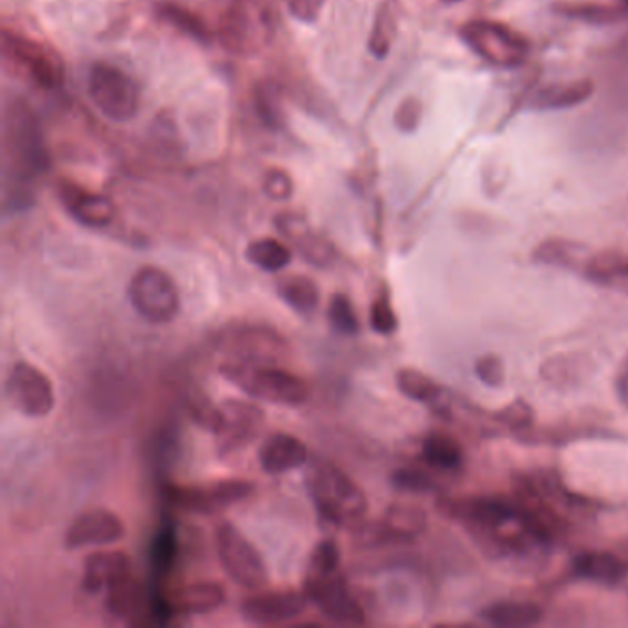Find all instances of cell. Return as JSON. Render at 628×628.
Returning <instances> with one entry per match:
<instances>
[{"label":"cell","mask_w":628,"mask_h":628,"mask_svg":"<svg viewBox=\"0 0 628 628\" xmlns=\"http://www.w3.org/2000/svg\"><path fill=\"white\" fill-rule=\"evenodd\" d=\"M442 509L496 552L522 555L552 541V530L525 503L475 496L447 500Z\"/></svg>","instance_id":"obj_1"},{"label":"cell","mask_w":628,"mask_h":628,"mask_svg":"<svg viewBox=\"0 0 628 628\" xmlns=\"http://www.w3.org/2000/svg\"><path fill=\"white\" fill-rule=\"evenodd\" d=\"M6 207L19 210L32 203L33 181L49 170L38 116L22 100H13L4 111Z\"/></svg>","instance_id":"obj_2"},{"label":"cell","mask_w":628,"mask_h":628,"mask_svg":"<svg viewBox=\"0 0 628 628\" xmlns=\"http://www.w3.org/2000/svg\"><path fill=\"white\" fill-rule=\"evenodd\" d=\"M304 483L315 511L326 524L342 530L362 527L369 511V500L345 470L326 459H310Z\"/></svg>","instance_id":"obj_3"},{"label":"cell","mask_w":628,"mask_h":628,"mask_svg":"<svg viewBox=\"0 0 628 628\" xmlns=\"http://www.w3.org/2000/svg\"><path fill=\"white\" fill-rule=\"evenodd\" d=\"M220 373L243 395L286 408H301L308 402L310 386L281 364H243L223 359Z\"/></svg>","instance_id":"obj_4"},{"label":"cell","mask_w":628,"mask_h":628,"mask_svg":"<svg viewBox=\"0 0 628 628\" xmlns=\"http://www.w3.org/2000/svg\"><path fill=\"white\" fill-rule=\"evenodd\" d=\"M221 46L232 55L259 54L275 38V19L262 0H229L220 15Z\"/></svg>","instance_id":"obj_5"},{"label":"cell","mask_w":628,"mask_h":628,"mask_svg":"<svg viewBox=\"0 0 628 628\" xmlns=\"http://www.w3.org/2000/svg\"><path fill=\"white\" fill-rule=\"evenodd\" d=\"M223 359L243 364H281L290 345L281 332L265 323L232 321L216 336Z\"/></svg>","instance_id":"obj_6"},{"label":"cell","mask_w":628,"mask_h":628,"mask_svg":"<svg viewBox=\"0 0 628 628\" xmlns=\"http://www.w3.org/2000/svg\"><path fill=\"white\" fill-rule=\"evenodd\" d=\"M459 38L478 57L503 71L519 69L531 54L530 41L503 22L489 19L464 22L459 28Z\"/></svg>","instance_id":"obj_7"},{"label":"cell","mask_w":628,"mask_h":628,"mask_svg":"<svg viewBox=\"0 0 628 628\" xmlns=\"http://www.w3.org/2000/svg\"><path fill=\"white\" fill-rule=\"evenodd\" d=\"M133 310L151 325H168L181 312V293L168 271L159 265H143L127 284Z\"/></svg>","instance_id":"obj_8"},{"label":"cell","mask_w":628,"mask_h":628,"mask_svg":"<svg viewBox=\"0 0 628 628\" xmlns=\"http://www.w3.org/2000/svg\"><path fill=\"white\" fill-rule=\"evenodd\" d=\"M216 552L226 574L245 590H262L270 585V572L253 542L232 522L216 527Z\"/></svg>","instance_id":"obj_9"},{"label":"cell","mask_w":628,"mask_h":628,"mask_svg":"<svg viewBox=\"0 0 628 628\" xmlns=\"http://www.w3.org/2000/svg\"><path fill=\"white\" fill-rule=\"evenodd\" d=\"M264 422V409L259 404L243 398L221 400L216 408L214 425L210 430L214 436L216 452L221 459L242 452L260 436Z\"/></svg>","instance_id":"obj_10"},{"label":"cell","mask_w":628,"mask_h":628,"mask_svg":"<svg viewBox=\"0 0 628 628\" xmlns=\"http://www.w3.org/2000/svg\"><path fill=\"white\" fill-rule=\"evenodd\" d=\"M304 592L310 605H314L332 624L364 625L365 610L356 599L342 568L334 572H308L304 577Z\"/></svg>","instance_id":"obj_11"},{"label":"cell","mask_w":628,"mask_h":628,"mask_svg":"<svg viewBox=\"0 0 628 628\" xmlns=\"http://www.w3.org/2000/svg\"><path fill=\"white\" fill-rule=\"evenodd\" d=\"M254 485L248 480H218L205 485H174L166 492L182 513L212 516L251 498Z\"/></svg>","instance_id":"obj_12"},{"label":"cell","mask_w":628,"mask_h":628,"mask_svg":"<svg viewBox=\"0 0 628 628\" xmlns=\"http://www.w3.org/2000/svg\"><path fill=\"white\" fill-rule=\"evenodd\" d=\"M4 393L11 408L28 419H44L55 408V391L49 376L30 362H15L6 375Z\"/></svg>","instance_id":"obj_13"},{"label":"cell","mask_w":628,"mask_h":628,"mask_svg":"<svg viewBox=\"0 0 628 628\" xmlns=\"http://www.w3.org/2000/svg\"><path fill=\"white\" fill-rule=\"evenodd\" d=\"M88 94L100 113L109 121L127 122L137 115V85L116 66L94 65L88 74Z\"/></svg>","instance_id":"obj_14"},{"label":"cell","mask_w":628,"mask_h":628,"mask_svg":"<svg viewBox=\"0 0 628 628\" xmlns=\"http://www.w3.org/2000/svg\"><path fill=\"white\" fill-rule=\"evenodd\" d=\"M308 596L304 590L279 588V590H254L240 603L243 621L257 627L286 625L301 618L308 607Z\"/></svg>","instance_id":"obj_15"},{"label":"cell","mask_w":628,"mask_h":628,"mask_svg":"<svg viewBox=\"0 0 628 628\" xmlns=\"http://www.w3.org/2000/svg\"><path fill=\"white\" fill-rule=\"evenodd\" d=\"M2 50L6 57L17 66H21L39 87L55 88L63 80L60 60L46 46L33 39L4 30Z\"/></svg>","instance_id":"obj_16"},{"label":"cell","mask_w":628,"mask_h":628,"mask_svg":"<svg viewBox=\"0 0 628 628\" xmlns=\"http://www.w3.org/2000/svg\"><path fill=\"white\" fill-rule=\"evenodd\" d=\"M126 536V525L118 514L107 509L85 511L72 520L65 533V547L71 552L85 547H107Z\"/></svg>","instance_id":"obj_17"},{"label":"cell","mask_w":628,"mask_h":628,"mask_svg":"<svg viewBox=\"0 0 628 628\" xmlns=\"http://www.w3.org/2000/svg\"><path fill=\"white\" fill-rule=\"evenodd\" d=\"M276 229L308 264L325 270L336 264L337 251L328 238L315 232L304 216L282 212L276 216Z\"/></svg>","instance_id":"obj_18"},{"label":"cell","mask_w":628,"mask_h":628,"mask_svg":"<svg viewBox=\"0 0 628 628\" xmlns=\"http://www.w3.org/2000/svg\"><path fill=\"white\" fill-rule=\"evenodd\" d=\"M57 193H60L61 203L66 212L80 226L88 227V229H104L115 220V203L105 193L91 192L72 181H61L57 185Z\"/></svg>","instance_id":"obj_19"},{"label":"cell","mask_w":628,"mask_h":628,"mask_svg":"<svg viewBox=\"0 0 628 628\" xmlns=\"http://www.w3.org/2000/svg\"><path fill=\"white\" fill-rule=\"evenodd\" d=\"M257 458L260 469L264 470L265 474L281 475L304 469L312 456L308 447L299 437L286 431H275L262 441Z\"/></svg>","instance_id":"obj_20"},{"label":"cell","mask_w":628,"mask_h":628,"mask_svg":"<svg viewBox=\"0 0 628 628\" xmlns=\"http://www.w3.org/2000/svg\"><path fill=\"white\" fill-rule=\"evenodd\" d=\"M132 575V561L126 553L115 550L94 552L83 561V590L88 594H107Z\"/></svg>","instance_id":"obj_21"},{"label":"cell","mask_w":628,"mask_h":628,"mask_svg":"<svg viewBox=\"0 0 628 628\" xmlns=\"http://www.w3.org/2000/svg\"><path fill=\"white\" fill-rule=\"evenodd\" d=\"M226 601V588L216 580H199V583L182 586L170 596H166V605H168L171 618L207 616L223 607Z\"/></svg>","instance_id":"obj_22"},{"label":"cell","mask_w":628,"mask_h":628,"mask_svg":"<svg viewBox=\"0 0 628 628\" xmlns=\"http://www.w3.org/2000/svg\"><path fill=\"white\" fill-rule=\"evenodd\" d=\"M596 93L592 80H575V82L547 83L533 88L524 98V107L530 111H561L585 104Z\"/></svg>","instance_id":"obj_23"},{"label":"cell","mask_w":628,"mask_h":628,"mask_svg":"<svg viewBox=\"0 0 628 628\" xmlns=\"http://www.w3.org/2000/svg\"><path fill=\"white\" fill-rule=\"evenodd\" d=\"M580 275L596 286L628 295V251L619 249H603L596 253L592 251Z\"/></svg>","instance_id":"obj_24"},{"label":"cell","mask_w":628,"mask_h":628,"mask_svg":"<svg viewBox=\"0 0 628 628\" xmlns=\"http://www.w3.org/2000/svg\"><path fill=\"white\" fill-rule=\"evenodd\" d=\"M397 387L398 391L409 400L422 404L439 417H444V419L450 417V397H448L447 389L422 370L414 369V367H404L398 370Z\"/></svg>","instance_id":"obj_25"},{"label":"cell","mask_w":628,"mask_h":628,"mask_svg":"<svg viewBox=\"0 0 628 628\" xmlns=\"http://www.w3.org/2000/svg\"><path fill=\"white\" fill-rule=\"evenodd\" d=\"M426 527V514L408 503H395L375 527V538L381 541H414Z\"/></svg>","instance_id":"obj_26"},{"label":"cell","mask_w":628,"mask_h":628,"mask_svg":"<svg viewBox=\"0 0 628 628\" xmlns=\"http://www.w3.org/2000/svg\"><path fill=\"white\" fill-rule=\"evenodd\" d=\"M574 574L596 585L616 586L625 579L627 566L610 552H585L577 555L572 564Z\"/></svg>","instance_id":"obj_27"},{"label":"cell","mask_w":628,"mask_h":628,"mask_svg":"<svg viewBox=\"0 0 628 628\" xmlns=\"http://www.w3.org/2000/svg\"><path fill=\"white\" fill-rule=\"evenodd\" d=\"M590 253V249L586 248L585 243L566 240V238H547L536 245L533 260L536 264L583 273V268Z\"/></svg>","instance_id":"obj_28"},{"label":"cell","mask_w":628,"mask_h":628,"mask_svg":"<svg viewBox=\"0 0 628 628\" xmlns=\"http://www.w3.org/2000/svg\"><path fill=\"white\" fill-rule=\"evenodd\" d=\"M481 621L498 628L535 627L544 619V610L531 601H496L481 608Z\"/></svg>","instance_id":"obj_29"},{"label":"cell","mask_w":628,"mask_h":628,"mask_svg":"<svg viewBox=\"0 0 628 628\" xmlns=\"http://www.w3.org/2000/svg\"><path fill=\"white\" fill-rule=\"evenodd\" d=\"M276 295L295 314L310 317L320 308L321 290L312 276L284 275L276 281Z\"/></svg>","instance_id":"obj_30"},{"label":"cell","mask_w":628,"mask_h":628,"mask_svg":"<svg viewBox=\"0 0 628 628\" xmlns=\"http://www.w3.org/2000/svg\"><path fill=\"white\" fill-rule=\"evenodd\" d=\"M557 15L566 17L572 21L586 22L592 27H608L627 21L628 6L625 4H594V2H557L553 4Z\"/></svg>","instance_id":"obj_31"},{"label":"cell","mask_w":628,"mask_h":628,"mask_svg":"<svg viewBox=\"0 0 628 628\" xmlns=\"http://www.w3.org/2000/svg\"><path fill=\"white\" fill-rule=\"evenodd\" d=\"M420 453L426 464L437 470H459L464 463L463 447L452 436L436 431L422 439Z\"/></svg>","instance_id":"obj_32"},{"label":"cell","mask_w":628,"mask_h":628,"mask_svg":"<svg viewBox=\"0 0 628 628\" xmlns=\"http://www.w3.org/2000/svg\"><path fill=\"white\" fill-rule=\"evenodd\" d=\"M249 264L265 273H281L292 264L293 251L290 245L276 238H259L245 249Z\"/></svg>","instance_id":"obj_33"},{"label":"cell","mask_w":628,"mask_h":628,"mask_svg":"<svg viewBox=\"0 0 628 628\" xmlns=\"http://www.w3.org/2000/svg\"><path fill=\"white\" fill-rule=\"evenodd\" d=\"M398 32L397 0H384L376 11L375 24L369 38L370 54L384 60L391 52Z\"/></svg>","instance_id":"obj_34"},{"label":"cell","mask_w":628,"mask_h":628,"mask_svg":"<svg viewBox=\"0 0 628 628\" xmlns=\"http://www.w3.org/2000/svg\"><path fill=\"white\" fill-rule=\"evenodd\" d=\"M157 15L163 21L168 22L177 32L185 33L187 38L193 39L199 44H210L212 33L209 27L201 21V17L196 15L192 10L176 2H160L157 6Z\"/></svg>","instance_id":"obj_35"},{"label":"cell","mask_w":628,"mask_h":628,"mask_svg":"<svg viewBox=\"0 0 628 628\" xmlns=\"http://www.w3.org/2000/svg\"><path fill=\"white\" fill-rule=\"evenodd\" d=\"M326 321H328L332 331L339 336H358L359 331H362L358 314H356V308H354L353 301L347 293L337 292L332 295L328 306H326Z\"/></svg>","instance_id":"obj_36"},{"label":"cell","mask_w":628,"mask_h":628,"mask_svg":"<svg viewBox=\"0 0 628 628\" xmlns=\"http://www.w3.org/2000/svg\"><path fill=\"white\" fill-rule=\"evenodd\" d=\"M370 328L380 336H393L398 331V315L393 308L391 297L387 290H381L373 303L369 312Z\"/></svg>","instance_id":"obj_37"},{"label":"cell","mask_w":628,"mask_h":628,"mask_svg":"<svg viewBox=\"0 0 628 628\" xmlns=\"http://www.w3.org/2000/svg\"><path fill=\"white\" fill-rule=\"evenodd\" d=\"M254 107H257L260 121L264 122L265 126H281V96H279V88L273 83L262 82L257 85V88H254Z\"/></svg>","instance_id":"obj_38"},{"label":"cell","mask_w":628,"mask_h":628,"mask_svg":"<svg viewBox=\"0 0 628 628\" xmlns=\"http://www.w3.org/2000/svg\"><path fill=\"white\" fill-rule=\"evenodd\" d=\"M393 485L398 491L414 492V494H425V492L436 491V481L431 475L426 474L425 470L419 469H398L393 474Z\"/></svg>","instance_id":"obj_39"},{"label":"cell","mask_w":628,"mask_h":628,"mask_svg":"<svg viewBox=\"0 0 628 628\" xmlns=\"http://www.w3.org/2000/svg\"><path fill=\"white\" fill-rule=\"evenodd\" d=\"M342 568V552L334 541H321L310 555L308 572H334Z\"/></svg>","instance_id":"obj_40"},{"label":"cell","mask_w":628,"mask_h":628,"mask_svg":"<svg viewBox=\"0 0 628 628\" xmlns=\"http://www.w3.org/2000/svg\"><path fill=\"white\" fill-rule=\"evenodd\" d=\"M420 121H422V102L419 98L408 96L398 104L395 111V126L398 127V132L406 135L415 133L419 129Z\"/></svg>","instance_id":"obj_41"},{"label":"cell","mask_w":628,"mask_h":628,"mask_svg":"<svg viewBox=\"0 0 628 628\" xmlns=\"http://www.w3.org/2000/svg\"><path fill=\"white\" fill-rule=\"evenodd\" d=\"M475 376L486 387H502L505 384V364L498 354H485L475 362Z\"/></svg>","instance_id":"obj_42"},{"label":"cell","mask_w":628,"mask_h":628,"mask_svg":"<svg viewBox=\"0 0 628 628\" xmlns=\"http://www.w3.org/2000/svg\"><path fill=\"white\" fill-rule=\"evenodd\" d=\"M264 192L273 201H287L293 196V179L287 171L281 168H271L265 171Z\"/></svg>","instance_id":"obj_43"},{"label":"cell","mask_w":628,"mask_h":628,"mask_svg":"<svg viewBox=\"0 0 628 628\" xmlns=\"http://www.w3.org/2000/svg\"><path fill=\"white\" fill-rule=\"evenodd\" d=\"M492 417L498 422L511 426V428H524V426H530L533 422V409L524 400H514L513 404H509L502 411H498Z\"/></svg>","instance_id":"obj_44"},{"label":"cell","mask_w":628,"mask_h":628,"mask_svg":"<svg viewBox=\"0 0 628 628\" xmlns=\"http://www.w3.org/2000/svg\"><path fill=\"white\" fill-rule=\"evenodd\" d=\"M174 541H176V538H174L170 531H163V535L155 542L154 566L160 574L168 572V566H170L171 561H174V555H176V544H174Z\"/></svg>","instance_id":"obj_45"},{"label":"cell","mask_w":628,"mask_h":628,"mask_svg":"<svg viewBox=\"0 0 628 628\" xmlns=\"http://www.w3.org/2000/svg\"><path fill=\"white\" fill-rule=\"evenodd\" d=\"M325 0H287V10L301 22L317 21Z\"/></svg>","instance_id":"obj_46"},{"label":"cell","mask_w":628,"mask_h":628,"mask_svg":"<svg viewBox=\"0 0 628 628\" xmlns=\"http://www.w3.org/2000/svg\"><path fill=\"white\" fill-rule=\"evenodd\" d=\"M616 395H618L619 402L624 404V408L628 409V356L616 375Z\"/></svg>","instance_id":"obj_47"},{"label":"cell","mask_w":628,"mask_h":628,"mask_svg":"<svg viewBox=\"0 0 628 628\" xmlns=\"http://www.w3.org/2000/svg\"><path fill=\"white\" fill-rule=\"evenodd\" d=\"M444 2H450V4H456V2H461V0H444Z\"/></svg>","instance_id":"obj_48"},{"label":"cell","mask_w":628,"mask_h":628,"mask_svg":"<svg viewBox=\"0 0 628 628\" xmlns=\"http://www.w3.org/2000/svg\"><path fill=\"white\" fill-rule=\"evenodd\" d=\"M619 2H621V4L628 6V0H619Z\"/></svg>","instance_id":"obj_49"}]
</instances>
